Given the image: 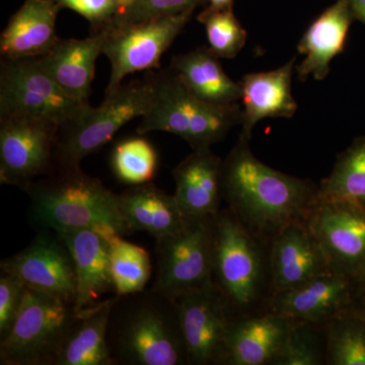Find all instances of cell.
I'll list each match as a JSON object with an SVG mask.
<instances>
[{
  "label": "cell",
  "instance_id": "cell-19",
  "mask_svg": "<svg viewBox=\"0 0 365 365\" xmlns=\"http://www.w3.org/2000/svg\"><path fill=\"white\" fill-rule=\"evenodd\" d=\"M295 58L274 71L246 74L242 90V130L240 137L251 140L255 126L267 118L294 117L297 111L292 91Z\"/></svg>",
  "mask_w": 365,
  "mask_h": 365
},
{
  "label": "cell",
  "instance_id": "cell-6",
  "mask_svg": "<svg viewBox=\"0 0 365 365\" xmlns=\"http://www.w3.org/2000/svg\"><path fill=\"white\" fill-rule=\"evenodd\" d=\"M79 316L73 300L26 287L13 325L0 339V364L54 365Z\"/></svg>",
  "mask_w": 365,
  "mask_h": 365
},
{
  "label": "cell",
  "instance_id": "cell-27",
  "mask_svg": "<svg viewBox=\"0 0 365 365\" xmlns=\"http://www.w3.org/2000/svg\"><path fill=\"white\" fill-rule=\"evenodd\" d=\"M318 199L365 207V136L338 155L332 172L319 185Z\"/></svg>",
  "mask_w": 365,
  "mask_h": 365
},
{
  "label": "cell",
  "instance_id": "cell-23",
  "mask_svg": "<svg viewBox=\"0 0 365 365\" xmlns=\"http://www.w3.org/2000/svg\"><path fill=\"white\" fill-rule=\"evenodd\" d=\"M104 41L103 32L86 39H59L47 54L38 58L67 95L88 101L95 78L96 62L103 54Z\"/></svg>",
  "mask_w": 365,
  "mask_h": 365
},
{
  "label": "cell",
  "instance_id": "cell-37",
  "mask_svg": "<svg viewBox=\"0 0 365 365\" xmlns=\"http://www.w3.org/2000/svg\"><path fill=\"white\" fill-rule=\"evenodd\" d=\"M354 20H359L365 25V0H348Z\"/></svg>",
  "mask_w": 365,
  "mask_h": 365
},
{
  "label": "cell",
  "instance_id": "cell-13",
  "mask_svg": "<svg viewBox=\"0 0 365 365\" xmlns=\"http://www.w3.org/2000/svg\"><path fill=\"white\" fill-rule=\"evenodd\" d=\"M59 127L21 116L0 117V182L28 191L51 163Z\"/></svg>",
  "mask_w": 365,
  "mask_h": 365
},
{
  "label": "cell",
  "instance_id": "cell-34",
  "mask_svg": "<svg viewBox=\"0 0 365 365\" xmlns=\"http://www.w3.org/2000/svg\"><path fill=\"white\" fill-rule=\"evenodd\" d=\"M61 9H68L90 21L96 32L116 16L122 0H54Z\"/></svg>",
  "mask_w": 365,
  "mask_h": 365
},
{
  "label": "cell",
  "instance_id": "cell-5",
  "mask_svg": "<svg viewBox=\"0 0 365 365\" xmlns=\"http://www.w3.org/2000/svg\"><path fill=\"white\" fill-rule=\"evenodd\" d=\"M155 96L137 132H168L181 137L193 150L211 148L222 141L230 129L241 124L239 104H209L184 86L174 69L155 76Z\"/></svg>",
  "mask_w": 365,
  "mask_h": 365
},
{
  "label": "cell",
  "instance_id": "cell-10",
  "mask_svg": "<svg viewBox=\"0 0 365 365\" xmlns=\"http://www.w3.org/2000/svg\"><path fill=\"white\" fill-rule=\"evenodd\" d=\"M193 13L190 11L139 23L108 25L98 31L104 33L103 54L111 64L106 95L123 85L129 74L158 68L163 53L184 30Z\"/></svg>",
  "mask_w": 365,
  "mask_h": 365
},
{
  "label": "cell",
  "instance_id": "cell-31",
  "mask_svg": "<svg viewBox=\"0 0 365 365\" xmlns=\"http://www.w3.org/2000/svg\"><path fill=\"white\" fill-rule=\"evenodd\" d=\"M198 21L205 28L209 49L218 58H235L246 45L248 34L235 16L234 6H208L199 14Z\"/></svg>",
  "mask_w": 365,
  "mask_h": 365
},
{
  "label": "cell",
  "instance_id": "cell-15",
  "mask_svg": "<svg viewBox=\"0 0 365 365\" xmlns=\"http://www.w3.org/2000/svg\"><path fill=\"white\" fill-rule=\"evenodd\" d=\"M359 288L357 281L332 271L272 295L266 312L325 325L351 307Z\"/></svg>",
  "mask_w": 365,
  "mask_h": 365
},
{
  "label": "cell",
  "instance_id": "cell-12",
  "mask_svg": "<svg viewBox=\"0 0 365 365\" xmlns=\"http://www.w3.org/2000/svg\"><path fill=\"white\" fill-rule=\"evenodd\" d=\"M307 223L331 269L361 282L365 278V207L319 200Z\"/></svg>",
  "mask_w": 365,
  "mask_h": 365
},
{
  "label": "cell",
  "instance_id": "cell-35",
  "mask_svg": "<svg viewBox=\"0 0 365 365\" xmlns=\"http://www.w3.org/2000/svg\"><path fill=\"white\" fill-rule=\"evenodd\" d=\"M26 285L6 272L0 276V339L9 332L20 309Z\"/></svg>",
  "mask_w": 365,
  "mask_h": 365
},
{
  "label": "cell",
  "instance_id": "cell-22",
  "mask_svg": "<svg viewBox=\"0 0 365 365\" xmlns=\"http://www.w3.org/2000/svg\"><path fill=\"white\" fill-rule=\"evenodd\" d=\"M353 20L348 0H337L309 26L297 47L304 55L297 66L300 81H323L328 76L331 62L344 50Z\"/></svg>",
  "mask_w": 365,
  "mask_h": 365
},
{
  "label": "cell",
  "instance_id": "cell-36",
  "mask_svg": "<svg viewBox=\"0 0 365 365\" xmlns=\"http://www.w3.org/2000/svg\"><path fill=\"white\" fill-rule=\"evenodd\" d=\"M344 314L359 317V318L364 319L365 321V294L360 292L359 288V292H357L356 299H355L351 307H350Z\"/></svg>",
  "mask_w": 365,
  "mask_h": 365
},
{
  "label": "cell",
  "instance_id": "cell-30",
  "mask_svg": "<svg viewBox=\"0 0 365 365\" xmlns=\"http://www.w3.org/2000/svg\"><path fill=\"white\" fill-rule=\"evenodd\" d=\"M111 167L115 176L123 184L130 186L148 184L157 174L158 151L143 137L125 138L113 148Z\"/></svg>",
  "mask_w": 365,
  "mask_h": 365
},
{
  "label": "cell",
  "instance_id": "cell-32",
  "mask_svg": "<svg viewBox=\"0 0 365 365\" xmlns=\"http://www.w3.org/2000/svg\"><path fill=\"white\" fill-rule=\"evenodd\" d=\"M294 319L287 341L272 365L326 364L324 325Z\"/></svg>",
  "mask_w": 365,
  "mask_h": 365
},
{
  "label": "cell",
  "instance_id": "cell-33",
  "mask_svg": "<svg viewBox=\"0 0 365 365\" xmlns=\"http://www.w3.org/2000/svg\"><path fill=\"white\" fill-rule=\"evenodd\" d=\"M205 2L206 0H122L121 9L108 25L139 23L195 11L197 6Z\"/></svg>",
  "mask_w": 365,
  "mask_h": 365
},
{
  "label": "cell",
  "instance_id": "cell-3",
  "mask_svg": "<svg viewBox=\"0 0 365 365\" xmlns=\"http://www.w3.org/2000/svg\"><path fill=\"white\" fill-rule=\"evenodd\" d=\"M212 281L234 319L265 313L272 297L268 245L227 207L213 217Z\"/></svg>",
  "mask_w": 365,
  "mask_h": 365
},
{
  "label": "cell",
  "instance_id": "cell-21",
  "mask_svg": "<svg viewBox=\"0 0 365 365\" xmlns=\"http://www.w3.org/2000/svg\"><path fill=\"white\" fill-rule=\"evenodd\" d=\"M222 160L210 148L193 150L173 172L176 197L186 217L215 216L222 200Z\"/></svg>",
  "mask_w": 365,
  "mask_h": 365
},
{
  "label": "cell",
  "instance_id": "cell-18",
  "mask_svg": "<svg viewBox=\"0 0 365 365\" xmlns=\"http://www.w3.org/2000/svg\"><path fill=\"white\" fill-rule=\"evenodd\" d=\"M57 234L66 242L73 259L78 313L104 302L106 294H115L110 271L109 242L91 228L62 230Z\"/></svg>",
  "mask_w": 365,
  "mask_h": 365
},
{
  "label": "cell",
  "instance_id": "cell-9",
  "mask_svg": "<svg viewBox=\"0 0 365 365\" xmlns=\"http://www.w3.org/2000/svg\"><path fill=\"white\" fill-rule=\"evenodd\" d=\"M213 217H187L178 232L155 240L153 287L176 299L212 280Z\"/></svg>",
  "mask_w": 365,
  "mask_h": 365
},
{
  "label": "cell",
  "instance_id": "cell-17",
  "mask_svg": "<svg viewBox=\"0 0 365 365\" xmlns=\"http://www.w3.org/2000/svg\"><path fill=\"white\" fill-rule=\"evenodd\" d=\"M294 321L268 312L232 319L222 364L272 365Z\"/></svg>",
  "mask_w": 365,
  "mask_h": 365
},
{
  "label": "cell",
  "instance_id": "cell-2",
  "mask_svg": "<svg viewBox=\"0 0 365 365\" xmlns=\"http://www.w3.org/2000/svg\"><path fill=\"white\" fill-rule=\"evenodd\" d=\"M115 365H186L176 299L155 287L115 299L107 333Z\"/></svg>",
  "mask_w": 365,
  "mask_h": 365
},
{
  "label": "cell",
  "instance_id": "cell-14",
  "mask_svg": "<svg viewBox=\"0 0 365 365\" xmlns=\"http://www.w3.org/2000/svg\"><path fill=\"white\" fill-rule=\"evenodd\" d=\"M2 272L13 274L32 289L73 300L76 275L71 252L60 237L43 232L26 249L1 261Z\"/></svg>",
  "mask_w": 365,
  "mask_h": 365
},
{
  "label": "cell",
  "instance_id": "cell-1",
  "mask_svg": "<svg viewBox=\"0 0 365 365\" xmlns=\"http://www.w3.org/2000/svg\"><path fill=\"white\" fill-rule=\"evenodd\" d=\"M220 184L227 208L268 246L288 225L307 220L319 201V185L262 163L242 137L222 160Z\"/></svg>",
  "mask_w": 365,
  "mask_h": 365
},
{
  "label": "cell",
  "instance_id": "cell-29",
  "mask_svg": "<svg viewBox=\"0 0 365 365\" xmlns=\"http://www.w3.org/2000/svg\"><path fill=\"white\" fill-rule=\"evenodd\" d=\"M327 365H365V321L343 314L324 325Z\"/></svg>",
  "mask_w": 365,
  "mask_h": 365
},
{
  "label": "cell",
  "instance_id": "cell-11",
  "mask_svg": "<svg viewBox=\"0 0 365 365\" xmlns=\"http://www.w3.org/2000/svg\"><path fill=\"white\" fill-rule=\"evenodd\" d=\"M190 365L222 364L232 317L213 281L176 299Z\"/></svg>",
  "mask_w": 365,
  "mask_h": 365
},
{
  "label": "cell",
  "instance_id": "cell-7",
  "mask_svg": "<svg viewBox=\"0 0 365 365\" xmlns=\"http://www.w3.org/2000/svg\"><path fill=\"white\" fill-rule=\"evenodd\" d=\"M155 96V76L123 83L106 95L100 107L91 108L85 117L63 126L66 132L61 138L57 137L55 143L59 170L81 168L83 158L110 143L122 127L136 118H143Z\"/></svg>",
  "mask_w": 365,
  "mask_h": 365
},
{
  "label": "cell",
  "instance_id": "cell-16",
  "mask_svg": "<svg viewBox=\"0 0 365 365\" xmlns=\"http://www.w3.org/2000/svg\"><path fill=\"white\" fill-rule=\"evenodd\" d=\"M272 295L332 272L307 220L292 223L269 246Z\"/></svg>",
  "mask_w": 365,
  "mask_h": 365
},
{
  "label": "cell",
  "instance_id": "cell-4",
  "mask_svg": "<svg viewBox=\"0 0 365 365\" xmlns=\"http://www.w3.org/2000/svg\"><path fill=\"white\" fill-rule=\"evenodd\" d=\"M34 218L53 232L114 228L129 234L118 206V195L100 180L81 170H60L53 179L33 182L28 190Z\"/></svg>",
  "mask_w": 365,
  "mask_h": 365
},
{
  "label": "cell",
  "instance_id": "cell-25",
  "mask_svg": "<svg viewBox=\"0 0 365 365\" xmlns=\"http://www.w3.org/2000/svg\"><path fill=\"white\" fill-rule=\"evenodd\" d=\"M220 58L209 49L199 47L172 60L174 69L190 93L209 104L230 106L242 98L241 85L223 71Z\"/></svg>",
  "mask_w": 365,
  "mask_h": 365
},
{
  "label": "cell",
  "instance_id": "cell-20",
  "mask_svg": "<svg viewBox=\"0 0 365 365\" xmlns=\"http://www.w3.org/2000/svg\"><path fill=\"white\" fill-rule=\"evenodd\" d=\"M61 7L54 0H26L0 37L2 59L36 58L58 42L56 21Z\"/></svg>",
  "mask_w": 365,
  "mask_h": 365
},
{
  "label": "cell",
  "instance_id": "cell-26",
  "mask_svg": "<svg viewBox=\"0 0 365 365\" xmlns=\"http://www.w3.org/2000/svg\"><path fill=\"white\" fill-rule=\"evenodd\" d=\"M116 295L81 312L54 365H115L108 346L110 313Z\"/></svg>",
  "mask_w": 365,
  "mask_h": 365
},
{
  "label": "cell",
  "instance_id": "cell-24",
  "mask_svg": "<svg viewBox=\"0 0 365 365\" xmlns=\"http://www.w3.org/2000/svg\"><path fill=\"white\" fill-rule=\"evenodd\" d=\"M118 206L128 232H148L155 240L178 232L187 220L176 197L150 182L119 194Z\"/></svg>",
  "mask_w": 365,
  "mask_h": 365
},
{
  "label": "cell",
  "instance_id": "cell-28",
  "mask_svg": "<svg viewBox=\"0 0 365 365\" xmlns=\"http://www.w3.org/2000/svg\"><path fill=\"white\" fill-rule=\"evenodd\" d=\"M110 271L115 295L121 297L141 292L151 275L150 255L137 245L117 235L109 242Z\"/></svg>",
  "mask_w": 365,
  "mask_h": 365
},
{
  "label": "cell",
  "instance_id": "cell-39",
  "mask_svg": "<svg viewBox=\"0 0 365 365\" xmlns=\"http://www.w3.org/2000/svg\"><path fill=\"white\" fill-rule=\"evenodd\" d=\"M359 290L362 294H365V278L359 283Z\"/></svg>",
  "mask_w": 365,
  "mask_h": 365
},
{
  "label": "cell",
  "instance_id": "cell-8",
  "mask_svg": "<svg viewBox=\"0 0 365 365\" xmlns=\"http://www.w3.org/2000/svg\"><path fill=\"white\" fill-rule=\"evenodd\" d=\"M88 101L71 97L40 63L39 58L2 59L0 71V117L21 116L58 126L85 117Z\"/></svg>",
  "mask_w": 365,
  "mask_h": 365
},
{
  "label": "cell",
  "instance_id": "cell-38",
  "mask_svg": "<svg viewBox=\"0 0 365 365\" xmlns=\"http://www.w3.org/2000/svg\"><path fill=\"white\" fill-rule=\"evenodd\" d=\"M206 2H208L209 6L217 7V9L234 6V0H206Z\"/></svg>",
  "mask_w": 365,
  "mask_h": 365
}]
</instances>
